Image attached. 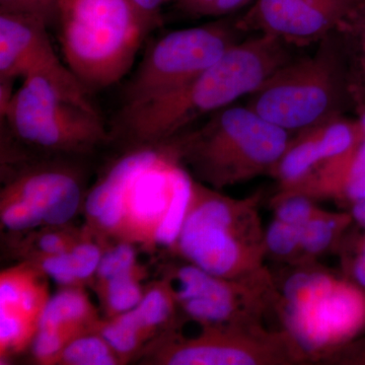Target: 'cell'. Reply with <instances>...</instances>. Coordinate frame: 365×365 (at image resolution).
<instances>
[{
	"label": "cell",
	"mask_w": 365,
	"mask_h": 365,
	"mask_svg": "<svg viewBox=\"0 0 365 365\" xmlns=\"http://www.w3.org/2000/svg\"><path fill=\"white\" fill-rule=\"evenodd\" d=\"M285 41L262 34L235 43L215 64L186 85L121 113V127L134 143H165L199 118L251 96L289 61Z\"/></svg>",
	"instance_id": "cell-1"
},
{
	"label": "cell",
	"mask_w": 365,
	"mask_h": 365,
	"mask_svg": "<svg viewBox=\"0 0 365 365\" xmlns=\"http://www.w3.org/2000/svg\"><path fill=\"white\" fill-rule=\"evenodd\" d=\"M173 250L187 263L228 280L269 281L265 232L257 198L234 199L194 182L193 197Z\"/></svg>",
	"instance_id": "cell-2"
},
{
	"label": "cell",
	"mask_w": 365,
	"mask_h": 365,
	"mask_svg": "<svg viewBox=\"0 0 365 365\" xmlns=\"http://www.w3.org/2000/svg\"><path fill=\"white\" fill-rule=\"evenodd\" d=\"M169 141L196 181L220 191L272 172L290 138L248 106H228L200 128Z\"/></svg>",
	"instance_id": "cell-3"
},
{
	"label": "cell",
	"mask_w": 365,
	"mask_h": 365,
	"mask_svg": "<svg viewBox=\"0 0 365 365\" xmlns=\"http://www.w3.org/2000/svg\"><path fill=\"white\" fill-rule=\"evenodd\" d=\"M54 21L64 61L88 90L121 81L153 26L133 0H57Z\"/></svg>",
	"instance_id": "cell-4"
},
{
	"label": "cell",
	"mask_w": 365,
	"mask_h": 365,
	"mask_svg": "<svg viewBox=\"0 0 365 365\" xmlns=\"http://www.w3.org/2000/svg\"><path fill=\"white\" fill-rule=\"evenodd\" d=\"M348 93L344 53L325 37L314 55L274 72L250 96L248 107L284 130L304 131L339 116Z\"/></svg>",
	"instance_id": "cell-5"
},
{
	"label": "cell",
	"mask_w": 365,
	"mask_h": 365,
	"mask_svg": "<svg viewBox=\"0 0 365 365\" xmlns=\"http://www.w3.org/2000/svg\"><path fill=\"white\" fill-rule=\"evenodd\" d=\"M281 312L287 334L302 354H321L365 326V294L330 273L307 270L285 282Z\"/></svg>",
	"instance_id": "cell-6"
},
{
	"label": "cell",
	"mask_w": 365,
	"mask_h": 365,
	"mask_svg": "<svg viewBox=\"0 0 365 365\" xmlns=\"http://www.w3.org/2000/svg\"><path fill=\"white\" fill-rule=\"evenodd\" d=\"M2 118L19 140L47 153H86L109 138L98 113L72 102L40 76L23 79Z\"/></svg>",
	"instance_id": "cell-7"
},
{
	"label": "cell",
	"mask_w": 365,
	"mask_h": 365,
	"mask_svg": "<svg viewBox=\"0 0 365 365\" xmlns=\"http://www.w3.org/2000/svg\"><path fill=\"white\" fill-rule=\"evenodd\" d=\"M143 364L255 365L289 364L302 353L287 332L270 334L257 324L203 327L195 337L165 331L145 346Z\"/></svg>",
	"instance_id": "cell-8"
},
{
	"label": "cell",
	"mask_w": 365,
	"mask_h": 365,
	"mask_svg": "<svg viewBox=\"0 0 365 365\" xmlns=\"http://www.w3.org/2000/svg\"><path fill=\"white\" fill-rule=\"evenodd\" d=\"M237 28L220 21L163 36L125 86L124 107L162 97L202 73L237 43Z\"/></svg>",
	"instance_id": "cell-9"
},
{
	"label": "cell",
	"mask_w": 365,
	"mask_h": 365,
	"mask_svg": "<svg viewBox=\"0 0 365 365\" xmlns=\"http://www.w3.org/2000/svg\"><path fill=\"white\" fill-rule=\"evenodd\" d=\"M47 26L32 16L0 13V79L40 76L72 102L98 113L88 88L55 51Z\"/></svg>",
	"instance_id": "cell-10"
},
{
	"label": "cell",
	"mask_w": 365,
	"mask_h": 365,
	"mask_svg": "<svg viewBox=\"0 0 365 365\" xmlns=\"http://www.w3.org/2000/svg\"><path fill=\"white\" fill-rule=\"evenodd\" d=\"M179 307L203 327L255 324L270 281L228 280L184 264L170 272Z\"/></svg>",
	"instance_id": "cell-11"
},
{
	"label": "cell",
	"mask_w": 365,
	"mask_h": 365,
	"mask_svg": "<svg viewBox=\"0 0 365 365\" xmlns=\"http://www.w3.org/2000/svg\"><path fill=\"white\" fill-rule=\"evenodd\" d=\"M359 6L353 0H257L242 26L284 41L322 39Z\"/></svg>",
	"instance_id": "cell-12"
},
{
	"label": "cell",
	"mask_w": 365,
	"mask_h": 365,
	"mask_svg": "<svg viewBox=\"0 0 365 365\" xmlns=\"http://www.w3.org/2000/svg\"><path fill=\"white\" fill-rule=\"evenodd\" d=\"M4 191L39 211L45 227H66L83 209L86 193L81 174L62 163L25 167L9 178Z\"/></svg>",
	"instance_id": "cell-13"
},
{
	"label": "cell",
	"mask_w": 365,
	"mask_h": 365,
	"mask_svg": "<svg viewBox=\"0 0 365 365\" xmlns=\"http://www.w3.org/2000/svg\"><path fill=\"white\" fill-rule=\"evenodd\" d=\"M283 191L350 204L365 198V137L348 153L321 163L304 181Z\"/></svg>",
	"instance_id": "cell-14"
},
{
	"label": "cell",
	"mask_w": 365,
	"mask_h": 365,
	"mask_svg": "<svg viewBox=\"0 0 365 365\" xmlns=\"http://www.w3.org/2000/svg\"><path fill=\"white\" fill-rule=\"evenodd\" d=\"M47 276L29 262L0 273V318L24 322L38 329L50 299Z\"/></svg>",
	"instance_id": "cell-15"
},
{
	"label": "cell",
	"mask_w": 365,
	"mask_h": 365,
	"mask_svg": "<svg viewBox=\"0 0 365 365\" xmlns=\"http://www.w3.org/2000/svg\"><path fill=\"white\" fill-rule=\"evenodd\" d=\"M101 319L85 287H62L48 300L38 328L54 329L73 339L96 330Z\"/></svg>",
	"instance_id": "cell-16"
},
{
	"label": "cell",
	"mask_w": 365,
	"mask_h": 365,
	"mask_svg": "<svg viewBox=\"0 0 365 365\" xmlns=\"http://www.w3.org/2000/svg\"><path fill=\"white\" fill-rule=\"evenodd\" d=\"M324 162L326 153L317 125L300 131L294 140H290L272 173L279 179L283 190L292 189Z\"/></svg>",
	"instance_id": "cell-17"
},
{
	"label": "cell",
	"mask_w": 365,
	"mask_h": 365,
	"mask_svg": "<svg viewBox=\"0 0 365 365\" xmlns=\"http://www.w3.org/2000/svg\"><path fill=\"white\" fill-rule=\"evenodd\" d=\"M179 307L174 287L169 278L155 281L145 287L138 306L131 309L143 330L151 340L169 331L170 321H174Z\"/></svg>",
	"instance_id": "cell-18"
},
{
	"label": "cell",
	"mask_w": 365,
	"mask_h": 365,
	"mask_svg": "<svg viewBox=\"0 0 365 365\" xmlns=\"http://www.w3.org/2000/svg\"><path fill=\"white\" fill-rule=\"evenodd\" d=\"M96 330L111 346L123 364L133 359L135 355H140L144 345L151 341L132 311L105 321L101 319Z\"/></svg>",
	"instance_id": "cell-19"
},
{
	"label": "cell",
	"mask_w": 365,
	"mask_h": 365,
	"mask_svg": "<svg viewBox=\"0 0 365 365\" xmlns=\"http://www.w3.org/2000/svg\"><path fill=\"white\" fill-rule=\"evenodd\" d=\"M143 276V268L139 266L130 272L93 287L107 318L127 313L138 306L145 290Z\"/></svg>",
	"instance_id": "cell-20"
},
{
	"label": "cell",
	"mask_w": 365,
	"mask_h": 365,
	"mask_svg": "<svg viewBox=\"0 0 365 365\" xmlns=\"http://www.w3.org/2000/svg\"><path fill=\"white\" fill-rule=\"evenodd\" d=\"M81 230L66 227H43L24 234L16 242V255L21 261H34L42 257L66 253L78 239Z\"/></svg>",
	"instance_id": "cell-21"
},
{
	"label": "cell",
	"mask_w": 365,
	"mask_h": 365,
	"mask_svg": "<svg viewBox=\"0 0 365 365\" xmlns=\"http://www.w3.org/2000/svg\"><path fill=\"white\" fill-rule=\"evenodd\" d=\"M61 365H120L121 359L97 330L76 336L69 341L58 364Z\"/></svg>",
	"instance_id": "cell-22"
},
{
	"label": "cell",
	"mask_w": 365,
	"mask_h": 365,
	"mask_svg": "<svg viewBox=\"0 0 365 365\" xmlns=\"http://www.w3.org/2000/svg\"><path fill=\"white\" fill-rule=\"evenodd\" d=\"M351 218V215H334L318 209L302 228L300 251L307 256L323 253Z\"/></svg>",
	"instance_id": "cell-23"
},
{
	"label": "cell",
	"mask_w": 365,
	"mask_h": 365,
	"mask_svg": "<svg viewBox=\"0 0 365 365\" xmlns=\"http://www.w3.org/2000/svg\"><path fill=\"white\" fill-rule=\"evenodd\" d=\"M105 242L85 227L68 250L69 259L79 287L93 284L104 254Z\"/></svg>",
	"instance_id": "cell-24"
},
{
	"label": "cell",
	"mask_w": 365,
	"mask_h": 365,
	"mask_svg": "<svg viewBox=\"0 0 365 365\" xmlns=\"http://www.w3.org/2000/svg\"><path fill=\"white\" fill-rule=\"evenodd\" d=\"M0 222L1 227L11 234H26L45 227L37 209L21 197L1 190L0 192Z\"/></svg>",
	"instance_id": "cell-25"
},
{
	"label": "cell",
	"mask_w": 365,
	"mask_h": 365,
	"mask_svg": "<svg viewBox=\"0 0 365 365\" xmlns=\"http://www.w3.org/2000/svg\"><path fill=\"white\" fill-rule=\"evenodd\" d=\"M139 266L133 242L118 241L115 246L105 249L91 285L103 284L112 278L133 271Z\"/></svg>",
	"instance_id": "cell-26"
},
{
	"label": "cell",
	"mask_w": 365,
	"mask_h": 365,
	"mask_svg": "<svg viewBox=\"0 0 365 365\" xmlns=\"http://www.w3.org/2000/svg\"><path fill=\"white\" fill-rule=\"evenodd\" d=\"M352 67L348 72L349 93H352L360 105L365 104V14L352 23Z\"/></svg>",
	"instance_id": "cell-27"
},
{
	"label": "cell",
	"mask_w": 365,
	"mask_h": 365,
	"mask_svg": "<svg viewBox=\"0 0 365 365\" xmlns=\"http://www.w3.org/2000/svg\"><path fill=\"white\" fill-rule=\"evenodd\" d=\"M302 227L274 218L265 232L266 251L274 256H292L300 251Z\"/></svg>",
	"instance_id": "cell-28"
},
{
	"label": "cell",
	"mask_w": 365,
	"mask_h": 365,
	"mask_svg": "<svg viewBox=\"0 0 365 365\" xmlns=\"http://www.w3.org/2000/svg\"><path fill=\"white\" fill-rule=\"evenodd\" d=\"M317 211L313 198L297 192L283 191L276 200L275 218L299 227H304Z\"/></svg>",
	"instance_id": "cell-29"
},
{
	"label": "cell",
	"mask_w": 365,
	"mask_h": 365,
	"mask_svg": "<svg viewBox=\"0 0 365 365\" xmlns=\"http://www.w3.org/2000/svg\"><path fill=\"white\" fill-rule=\"evenodd\" d=\"M72 338L66 334L49 328H38L31 348L37 364H58L60 355Z\"/></svg>",
	"instance_id": "cell-30"
},
{
	"label": "cell",
	"mask_w": 365,
	"mask_h": 365,
	"mask_svg": "<svg viewBox=\"0 0 365 365\" xmlns=\"http://www.w3.org/2000/svg\"><path fill=\"white\" fill-rule=\"evenodd\" d=\"M29 263H32L41 272L48 278H51L60 287H79L69 259L68 251L66 253L42 257Z\"/></svg>",
	"instance_id": "cell-31"
},
{
	"label": "cell",
	"mask_w": 365,
	"mask_h": 365,
	"mask_svg": "<svg viewBox=\"0 0 365 365\" xmlns=\"http://www.w3.org/2000/svg\"><path fill=\"white\" fill-rule=\"evenodd\" d=\"M57 0H0V13L32 16L49 25L54 21Z\"/></svg>",
	"instance_id": "cell-32"
},
{
	"label": "cell",
	"mask_w": 365,
	"mask_h": 365,
	"mask_svg": "<svg viewBox=\"0 0 365 365\" xmlns=\"http://www.w3.org/2000/svg\"><path fill=\"white\" fill-rule=\"evenodd\" d=\"M252 0H177L185 13L198 16H220L234 13Z\"/></svg>",
	"instance_id": "cell-33"
},
{
	"label": "cell",
	"mask_w": 365,
	"mask_h": 365,
	"mask_svg": "<svg viewBox=\"0 0 365 365\" xmlns=\"http://www.w3.org/2000/svg\"><path fill=\"white\" fill-rule=\"evenodd\" d=\"M139 11L155 26L158 20L160 9L167 0H133Z\"/></svg>",
	"instance_id": "cell-34"
},
{
	"label": "cell",
	"mask_w": 365,
	"mask_h": 365,
	"mask_svg": "<svg viewBox=\"0 0 365 365\" xmlns=\"http://www.w3.org/2000/svg\"><path fill=\"white\" fill-rule=\"evenodd\" d=\"M351 273L355 282L365 289V253L359 252L352 263Z\"/></svg>",
	"instance_id": "cell-35"
},
{
	"label": "cell",
	"mask_w": 365,
	"mask_h": 365,
	"mask_svg": "<svg viewBox=\"0 0 365 365\" xmlns=\"http://www.w3.org/2000/svg\"><path fill=\"white\" fill-rule=\"evenodd\" d=\"M351 217L360 225L365 227V198L351 204Z\"/></svg>",
	"instance_id": "cell-36"
},
{
	"label": "cell",
	"mask_w": 365,
	"mask_h": 365,
	"mask_svg": "<svg viewBox=\"0 0 365 365\" xmlns=\"http://www.w3.org/2000/svg\"><path fill=\"white\" fill-rule=\"evenodd\" d=\"M357 125H359L360 136L365 137V104L360 108L359 117L356 119Z\"/></svg>",
	"instance_id": "cell-37"
},
{
	"label": "cell",
	"mask_w": 365,
	"mask_h": 365,
	"mask_svg": "<svg viewBox=\"0 0 365 365\" xmlns=\"http://www.w3.org/2000/svg\"><path fill=\"white\" fill-rule=\"evenodd\" d=\"M359 252L365 253V235L364 237H362L361 242H360Z\"/></svg>",
	"instance_id": "cell-38"
},
{
	"label": "cell",
	"mask_w": 365,
	"mask_h": 365,
	"mask_svg": "<svg viewBox=\"0 0 365 365\" xmlns=\"http://www.w3.org/2000/svg\"><path fill=\"white\" fill-rule=\"evenodd\" d=\"M359 6H365V0H356Z\"/></svg>",
	"instance_id": "cell-39"
},
{
	"label": "cell",
	"mask_w": 365,
	"mask_h": 365,
	"mask_svg": "<svg viewBox=\"0 0 365 365\" xmlns=\"http://www.w3.org/2000/svg\"><path fill=\"white\" fill-rule=\"evenodd\" d=\"M353 1H354V2H355V4H357L356 0H353Z\"/></svg>",
	"instance_id": "cell-40"
}]
</instances>
